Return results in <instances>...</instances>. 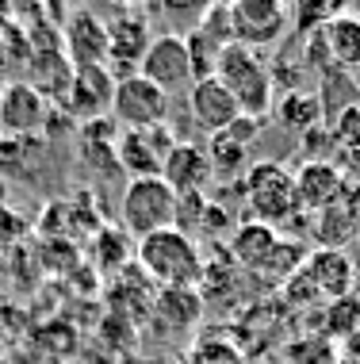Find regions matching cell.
Wrapping results in <instances>:
<instances>
[{"instance_id": "1", "label": "cell", "mask_w": 360, "mask_h": 364, "mask_svg": "<svg viewBox=\"0 0 360 364\" xmlns=\"http://www.w3.org/2000/svg\"><path fill=\"white\" fill-rule=\"evenodd\" d=\"M134 264L158 288H200L203 284V253L196 238L169 226L150 238L134 242Z\"/></svg>"}, {"instance_id": "2", "label": "cell", "mask_w": 360, "mask_h": 364, "mask_svg": "<svg viewBox=\"0 0 360 364\" xmlns=\"http://www.w3.org/2000/svg\"><path fill=\"white\" fill-rule=\"evenodd\" d=\"M227 253H230V261H234L238 269L257 272V277L268 272V277H276V280L295 277V272L303 269V261H307V253L295 250V242L280 238L276 226L253 223V219L234 226V234L227 238Z\"/></svg>"}, {"instance_id": "3", "label": "cell", "mask_w": 360, "mask_h": 364, "mask_svg": "<svg viewBox=\"0 0 360 364\" xmlns=\"http://www.w3.org/2000/svg\"><path fill=\"white\" fill-rule=\"evenodd\" d=\"M215 77L230 88L241 115L261 123L272 112V92L276 88H272V77H268V62H261V50H249L241 43H227L219 50Z\"/></svg>"}, {"instance_id": "4", "label": "cell", "mask_w": 360, "mask_h": 364, "mask_svg": "<svg viewBox=\"0 0 360 364\" xmlns=\"http://www.w3.org/2000/svg\"><path fill=\"white\" fill-rule=\"evenodd\" d=\"M119 223L134 242L150 238L158 230H169V226H177V192L161 176L131 181L119 200Z\"/></svg>"}, {"instance_id": "5", "label": "cell", "mask_w": 360, "mask_h": 364, "mask_svg": "<svg viewBox=\"0 0 360 364\" xmlns=\"http://www.w3.org/2000/svg\"><path fill=\"white\" fill-rule=\"evenodd\" d=\"M241 200L253 223H284L288 215H295V173L284 161H253L241 181Z\"/></svg>"}, {"instance_id": "6", "label": "cell", "mask_w": 360, "mask_h": 364, "mask_svg": "<svg viewBox=\"0 0 360 364\" xmlns=\"http://www.w3.org/2000/svg\"><path fill=\"white\" fill-rule=\"evenodd\" d=\"M111 119L119 131H158L169 127V96L142 73L119 77L111 96Z\"/></svg>"}, {"instance_id": "7", "label": "cell", "mask_w": 360, "mask_h": 364, "mask_svg": "<svg viewBox=\"0 0 360 364\" xmlns=\"http://www.w3.org/2000/svg\"><path fill=\"white\" fill-rule=\"evenodd\" d=\"M138 73L146 77L150 85H158L165 96H177V92H188L192 85H196V73H192V54H188V43H184V35L177 31H165L150 43V50H146Z\"/></svg>"}, {"instance_id": "8", "label": "cell", "mask_w": 360, "mask_h": 364, "mask_svg": "<svg viewBox=\"0 0 360 364\" xmlns=\"http://www.w3.org/2000/svg\"><path fill=\"white\" fill-rule=\"evenodd\" d=\"M288 27V8L276 0H234L230 4V35L234 43L261 50V46L276 43Z\"/></svg>"}, {"instance_id": "9", "label": "cell", "mask_w": 360, "mask_h": 364, "mask_svg": "<svg viewBox=\"0 0 360 364\" xmlns=\"http://www.w3.org/2000/svg\"><path fill=\"white\" fill-rule=\"evenodd\" d=\"M111 96H115V77L108 65H89L73 70V81L62 96V107L77 123H96L111 115Z\"/></svg>"}, {"instance_id": "10", "label": "cell", "mask_w": 360, "mask_h": 364, "mask_svg": "<svg viewBox=\"0 0 360 364\" xmlns=\"http://www.w3.org/2000/svg\"><path fill=\"white\" fill-rule=\"evenodd\" d=\"M173 131L169 127H158V131H119V142H115V165L131 176V181H142V176H161V161L165 154L173 150Z\"/></svg>"}, {"instance_id": "11", "label": "cell", "mask_w": 360, "mask_h": 364, "mask_svg": "<svg viewBox=\"0 0 360 364\" xmlns=\"http://www.w3.org/2000/svg\"><path fill=\"white\" fill-rule=\"evenodd\" d=\"M62 54L70 58L73 70H89V65H108V23H104L89 8L70 12L62 27Z\"/></svg>"}, {"instance_id": "12", "label": "cell", "mask_w": 360, "mask_h": 364, "mask_svg": "<svg viewBox=\"0 0 360 364\" xmlns=\"http://www.w3.org/2000/svg\"><path fill=\"white\" fill-rule=\"evenodd\" d=\"M46 127V96L27 81L4 85L0 96V134L4 139H38Z\"/></svg>"}, {"instance_id": "13", "label": "cell", "mask_w": 360, "mask_h": 364, "mask_svg": "<svg viewBox=\"0 0 360 364\" xmlns=\"http://www.w3.org/2000/svg\"><path fill=\"white\" fill-rule=\"evenodd\" d=\"M349 181L337 173L334 161H303L295 173V215H322L326 208L342 203Z\"/></svg>"}, {"instance_id": "14", "label": "cell", "mask_w": 360, "mask_h": 364, "mask_svg": "<svg viewBox=\"0 0 360 364\" xmlns=\"http://www.w3.org/2000/svg\"><path fill=\"white\" fill-rule=\"evenodd\" d=\"M153 35H150V23H146L142 12H119L108 23V70L111 77H131L134 70L131 65H142L146 50H150Z\"/></svg>"}, {"instance_id": "15", "label": "cell", "mask_w": 360, "mask_h": 364, "mask_svg": "<svg viewBox=\"0 0 360 364\" xmlns=\"http://www.w3.org/2000/svg\"><path fill=\"white\" fill-rule=\"evenodd\" d=\"M188 112H192V119H196L200 131L211 139V134H222L238 119L241 107L219 77H203V81H196L188 88Z\"/></svg>"}, {"instance_id": "16", "label": "cell", "mask_w": 360, "mask_h": 364, "mask_svg": "<svg viewBox=\"0 0 360 364\" xmlns=\"http://www.w3.org/2000/svg\"><path fill=\"white\" fill-rule=\"evenodd\" d=\"M303 272H307L310 288L318 291V299L326 295L329 303L353 295V288H356V264H353V257H349L345 250H315V253H307Z\"/></svg>"}, {"instance_id": "17", "label": "cell", "mask_w": 360, "mask_h": 364, "mask_svg": "<svg viewBox=\"0 0 360 364\" xmlns=\"http://www.w3.org/2000/svg\"><path fill=\"white\" fill-rule=\"evenodd\" d=\"M161 181L177 196H196L211 184V161L207 150L196 142H173V150L161 161Z\"/></svg>"}, {"instance_id": "18", "label": "cell", "mask_w": 360, "mask_h": 364, "mask_svg": "<svg viewBox=\"0 0 360 364\" xmlns=\"http://www.w3.org/2000/svg\"><path fill=\"white\" fill-rule=\"evenodd\" d=\"M322 38L329 46V62L342 73H360V12L356 8H342L329 23L322 27Z\"/></svg>"}, {"instance_id": "19", "label": "cell", "mask_w": 360, "mask_h": 364, "mask_svg": "<svg viewBox=\"0 0 360 364\" xmlns=\"http://www.w3.org/2000/svg\"><path fill=\"white\" fill-rule=\"evenodd\" d=\"M203 150H207V161H211V181H230V176L249 173V142L234 139L230 131L211 134Z\"/></svg>"}, {"instance_id": "20", "label": "cell", "mask_w": 360, "mask_h": 364, "mask_svg": "<svg viewBox=\"0 0 360 364\" xmlns=\"http://www.w3.org/2000/svg\"><path fill=\"white\" fill-rule=\"evenodd\" d=\"M272 112H276V119L288 127V131H295V134H307V131H315V127H322L326 123V115H322V104H318V96L315 92H288V96H280V104H272Z\"/></svg>"}, {"instance_id": "21", "label": "cell", "mask_w": 360, "mask_h": 364, "mask_svg": "<svg viewBox=\"0 0 360 364\" xmlns=\"http://www.w3.org/2000/svg\"><path fill=\"white\" fill-rule=\"evenodd\" d=\"M158 311H161L177 330L196 326V318L203 314V307H200V291H196V288H161V295H158Z\"/></svg>"}, {"instance_id": "22", "label": "cell", "mask_w": 360, "mask_h": 364, "mask_svg": "<svg viewBox=\"0 0 360 364\" xmlns=\"http://www.w3.org/2000/svg\"><path fill=\"white\" fill-rule=\"evenodd\" d=\"M92 245H96V250H92V253H96V264H100L104 272L123 269V264L134 257V238L123 230V226H119V230L104 226V230L96 234V242H92Z\"/></svg>"}, {"instance_id": "23", "label": "cell", "mask_w": 360, "mask_h": 364, "mask_svg": "<svg viewBox=\"0 0 360 364\" xmlns=\"http://www.w3.org/2000/svg\"><path fill=\"white\" fill-rule=\"evenodd\" d=\"M315 226H318V238H322L318 250H342V245L356 234L353 219H349V211H345V200L334 203V208H326L322 215H315Z\"/></svg>"}, {"instance_id": "24", "label": "cell", "mask_w": 360, "mask_h": 364, "mask_svg": "<svg viewBox=\"0 0 360 364\" xmlns=\"http://www.w3.org/2000/svg\"><path fill=\"white\" fill-rule=\"evenodd\" d=\"M188 364H249V360L241 357V349L234 346V341H227V338H200L196 346H192Z\"/></svg>"}, {"instance_id": "25", "label": "cell", "mask_w": 360, "mask_h": 364, "mask_svg": "<svg viewBox=\"0 0 360 364\" xmlns=\"http://www.w3.org/2000/svg\"><path fill=\"white\" fill-rule=\"evenodd\" d=\"M329 139H334V150H360V104L337 112L334 119L326 123Z\"/></svg>"}, {"instance_id": "26", "label": "cell", "mask_w": 360, "mask_h": 364, "mask_svg": "<svg viewBox=\"0 0 360 364\" xmlns=\"http://www.w3.org/2000/svg\"><path fill=\"white\" fill-rule=\"evenodd\" d=\"M342 200H345V211H349V219H353V230L360 234V184H349Z\"/></svg>"}, {"instance_id": "27", "label": "cell", "mask_w": 360, "mask_h": 364, "mask_svg": "<svg viewBox=\"0 0 360 364\" xmlns=\"http://www.w3.org/2000/svg\"><path fill=\"white\" fill-rule=\"evenodd\" d=\"M345 353H349V360H353V364H360V330L349 338V349H345Z\"/></svg>"}, {"instance_id": "28", "label": "cell", "mask_w": 360, "mask_h": 364, "mask_svg": "<svg viewBox=\"0 0 360 364\" xmlns=\"http://www.w3.org/2000/svg\"><path fill=\"white\" fill-rule=\"evenodd\" d=\"M356 104H360V73H356Z\"/></svg>"}, {"instance_id": "29", "label": "cell", "mask_w": 360, "mask_h": 364, "mask_svg": "<svg viewBox=\"0 0 360 364\" xmlns=\"http://www.w3.org/2000/svg\"><path fill=\"white\" fill-rule=\"evenodd\" d=\"M0 184H4V181H0ZM0 200H4V188H0Z\"/></svg>"}, {"instance_id": "30", "label": "cell", "mask_w": 360, "mask_h": 364, "mask_svg": "<svg viewBox=\"0 0 360 364\" xmlns=\"http://www.w3.org/2000/svg\"><path fill=\"white\" fill-rule=\"evenodd\" d=\"M0 96H4V85H0Z\"/></svg>"}, {"instance_id": "31", "label": "cell", "mask_w": 360, "mask_h": 364, "mask_svg": "<svg viewBox=\"0 0 360 364\" xmlns=\"http://www.w3.org/2000/svg\"><path fill=\"white\" fill-rule=\"evenodd\" d=\"M0 142H4V134H0Z\"/></svg>"}, {"instance_id": "32", "label": "cell", "mask_w": 360, "mask_h": 364, "mask_svg": "<svg viewBox=\"0 0 360 364\" xmlns=\"http://www.w3.org/2000/svg\"><path fill=\"white\" fill-rule=\"evenodd\" d=\"M356 299H360V295H356Z\"/></svg>"}]
</instances>
